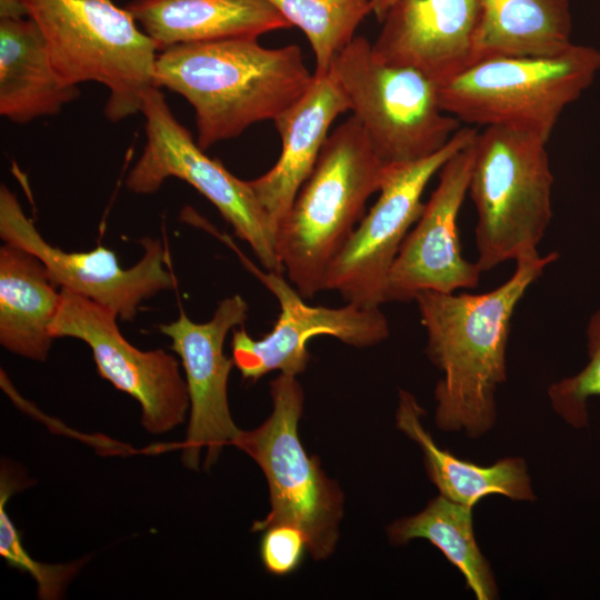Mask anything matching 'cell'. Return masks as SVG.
I'll return each mask as SVG.
<instances>
[{"mask_svg":"<svg viewBox=\"0 0 600 600\" xmlns=\"http://www.w3.org/2000/svg\"><path fill=\"white\" fill-rule=\"evenodd\" d=\"M558 253L516 261L511 277L483 293L422 291L414 301L427 332L426 354L441 371L434 421L443 431L480 438L497 421L496 392L507 380L512 316Z\"/></svg>","mask_w":600,"mask_h":600,"instance_id":"cell-1","label":"cell"},{"mask_svg":"<svg viewBox=\"0 0 600 600\" xmlns=\"http://www.w3.org/2000/svg\"><path fill=\"white\" fill-rule=\"evenodd\" d=\"M257 39L183 43L157 54L154 84L192 106L203 150L254 123L274 121L312 83L300 47L266 48Z\"/></svg>","mask_w":600,"mask_h":600,"instance_id":"cell-2","label":"cell"},{"mask_svg":"<svg viewBox=\"0 0 600 600\" xmlns=\"http://www.w3.org/2000/svg\"><path fill=\"white\" fill-rule=\"evenodd\" d=\"M387 167L352 116L327 138L316 166L277 230V251L303 298L323 290L327 271L363 218Z\"/></svg>","mask_w":600,"mask_h":600,"instance_id":"cell-3","label":"cell"},{"mask_svg":"<svg viewBox=\"0 0 600 600\" xmlns=\"http://www.w3.org/2000/svg\"><path fill=\"white\" fill-rule=\"evenodd\" d=\"M40 29L64 81L108 89L104 116L118 122L141 112L154 84L158 49L132 14L112 0H20Z\"/></svg>","mask_w":600,"mask_h":600,"instance_id":"cell-4","label":"cell"},{"mask_svg":"<svg viewBox=\"0 0 600 600\" xmlns=\"http://www.w3.org/2000/svg\"><path fill=\"white\" fill-rule=\"evenodd\" d=\"M547 143L507 127L478 131L468 193L477 212L476 263L481 272L539 256L552 217Z\"/></svg>","mask_w":600,"mask_h":600,"instance_id":"cell-5","label":"cell"},{"mask_svg":"<svg viewBox=\"0 0 600 600\" xmlns=\"http://www.w3.org/2000/svg\"><path fill=\"white\" fill-rule=\"evenodd\" d=\"M599 70L600 50L573 43L553 56L486 59L440 86V103L461 123L512 128L548 142Z\"/></svg>","mask_w":600,"mask_h":600,"instance_id":"cell-6","label":"cell"},{"mask_svg":"<svg viewBox=\"0 0 600 600\" xmlns=\"http://www.w3.org/2000/svg\"><path fill=\"white\" fill-rule=\"evenodd\" d=\"M270 393L268 419L253 430L239 429L231 442L257 462L269 486L270 511L253 522L252 531L294 526L303 532L313 560H324L339 540L344 496L302 446L298 426L304 393L297 377L280 373L270 382Z\"/></svg>","mask_w":600,"mask_h":600,"instance_id":"cell-7","label":"cell"},{"mask_svg":"<svg viewBox=\"0 0 600 600\" xmlns=\"http://www.w3.org/2000/svg\"><path fill=\"white\" fill-rule=\"evenodd\" d=\"M329 71L386 166L428 158L461 128L441 107L436 82L414 69L381 62L363 36H354Z\"/></svg>","mask_w":600,"mask_h":600,"instance_id":"cell-8","label":"cell"},{"mask_svg":"<svg viewBox=\"0 0 600 600\" xmlns=\"http://www.w3.org/2000/svg\"><path fill=\"white\" fill-rule=\"evenodd\" d=\"M141 113L146 144L130 170L126 186L137 194H151L168 178H178L197 189L246 241L263 269L283 273L277 251L276 230L249 181L240 180L199 147L171 111L158 87L147 92Z\"/></svg>","mask_w":600,"mask_h":600,"instance_id":"cell-9","label":"cell"},{"mask_svg":"<svg viewBox=\"0 0 600 600\" xmlns=\"http://www.w3.org/2000/svg\"><path fill=\"white\" fill-rule=\"evenodd\" d=\"M478 131L461 127L434 154L387 167L378 200L331 262L323 290H334L348 303L363 308H380L384 303L388 273L406 236L422 213L426 187Z\"/></svg>","mask_w":600,"mask_h":600,"instance_id":"cell-10","label":"cell"},{"mask_svg":"<svg viewBox=\"0 0 600 600\" xmlns=\"http://www.w3.org/2000/svg\"><path fill=\"white\" fill-rule=\"evenodd\" d=\"M117 319L110 309L61 289L51 333L86 342L99 374L139 402L142 427L152 434L169 432L184 422L190 409L180 363L163 349L142 351L132 346Z\"/></svg>","mask_w":600,"mask_h":600,"instance_id":"cell-11","label":"cell"},{"mask_svg":"<svg viewBox=\"0 0 600 600\" xmlns=\"http://www.w3.org/2000/svg\"><path fill=\"white\" fill-rule=\"evenodd\" d=\"M219 237L280 306L273 329L261 339L251 338L243 326L232 330L231 358L244 379L257 381L274 370L296 377L302 373L310 359L308 342L314 337L330 336L357 348L379 344L389 337V323L380 308L348 302L340 308L310 306L282 273L261 270L243 256L229 236Z\"/></svg>","mask_w":600,"mask_h":600,"instance_id":"cell-12","label":"cell"},{"mask_svg":"<svg viewBox=\"0 0 600 600\" xmlns=\"http://www.w3.org/2000/svg\"><path fill=\"white\" fill-rule=\"evenodd\" d=\"M0 237L39 258L61 289L96 301L123 321L133 320L142 301L177 286L167 268L168 252L159 239L143 238L142 258L127 269L103 246L86 252H66L46 241L4 184L0 187Z\"/></svg>","mask_w":600,"mask_h":600,"instance_id":"cell-13","label":"cell"},{"mask_svg":"<svg viewBox=\"0 0 600 600\" xmlns=\"http://www.w3.org/2000/svg\"><path fill=\"white\" fill-rule=\"evenodd\" d=\"M248 310L247 301L233 294L218 303L207 322L190 320L181 309L177 320L159 327L180 357L188 387L189 424L181 454L188 469H198L201 451L206 450L204 468L209 470L239 431L228 401V380L234 363L226 357L223 346L229 331L243 326Z\"/></svg>","mask_w":600,"mask_h":600,"instance_id":"cell-14","label":"cell"},{"mask_svg":"<svg viewBox=\"0 0 600 600\" xmlns=\"http://www.w3.org/2000/svg\"><path fill=\"white\" fill-rule=\"evenodd\" d=\"M474 139L440 169L436 189L390 268L384 303L409 302L422 291L454 293L478 286L482 272L463 258L457 226L468 194Z\"/></svg>","mask_w":600,"mask_h":600,"instance_id":"cell-15","label":"cell"},{"mask_svg":"<svg viewBox=\"0 0 600 600\" xmlns=\"http://www.w3.org/2000/svg\"><path fill=\"white\" fill-rule=\"evenodd\" d=\"M478 0H397L372 51L386 64L414 69L439 87L477 62Z\"/></svg>","mask_w":600,"mask_h":600,"instance_id":"cell-16","label":"cell"},{"mask_svg":"<svg viewBox=\"0 0 600 600\" xmlns=\"http://www.w3.org/2000/svg\"><path fill=\"white\" fill-rule=\"evenodd\" d=\"M348 110L344 91L328 71L313 74L306 93L273 121L282 142L281 153L270 170L249 184L276 233L311 174L330 127Z\"/></svg>","mask_w":600,"mask_h":600,"instance_id":"cell-17","label":"cell"},{"mask_svg":"<svg viewBox=\"0 0 600 600\" xmlns=\"http://www.w3.org/2000/svg\"><path fill=\"white\" fill-rule=\"evenodd\" d=\"M124 8L158 51L183 43L258 38L292 27L267 0H132Z\"/></svg>","mask_w":600,"mask_h":600,"instance_id":"cell-18","label":"cell"},{"mask_svg":"<svg viewBox=\"0 0 600 600\" xmlns=\"http://www.w3.org/2000/svg\"><path fill=\"white\" fill-rule=\"evenodd\" d=\"M78 86L54 68L43 36L28 17L0 18V114L16 123L53 116L74 100Z\"/></svg>","mask_w":600,"mask_h":600,"instance_id":"cell-19","label":"cell"},{"mask_svg":"<svg viewBox=\"0 0 600 600\" xmlns=\"http://www.w3.org/2000/svg\"><path fill=\"white\" fill-rule=\"evenodd\" d=\"M423 414L424 410L416 397L399 390L396 426L420 447L426 472L441 496L470 508L491 494H501L513 501L536 499L522 458L506 457L489 466L458 458L436 443L422 424Z\"/></svg>","mask_w":600,"mask_h":600,"instance_id":"cell-20","label":"cell"},{"mask_svg":"<svg viewBox=\"0 0 600 600\" xmlns=\"http://www.w3.org/2000/svg\"><path fill=\"white\" fill-rule=\"evenodd\" d=\"M61 302V288L33 253L6 243L0 248V343L36 361L48 358L54 337L51 326Z\"/></svg>","mask_w":600,"mask_h":600,"instance_id":"cell-21","label":"cell"},{"mask_svg":"<svg viewBox=\"0 0 600 600\" xmlns=\"http://www.w3.org/2000/svg\"><path fill=\"white\" fill-rule=\"evenodd\" d=\"M476 60L544 57L572 42L568 0H478Z\"/></svg>","mask_w":600,"mask_h":600,"instance_id":"cell-22","label":"cell"},{"mask_svg":"<svg viewBox=\"0 0 600 600\" xmlns=\"http://www.w3.org/2000/svg\"><path fill=\"white\" fill-rule=\"evenodd\" d=\"M472 510L439 494L420 512L396 520L387 533L397 546L414 539L429 541L458 569L478 600H494L499 597L498 584L477 542Z\"/></svg>","mask_w":600,"mask_h":600,"instance_id":"cell-23","label":"cell"},{"mask_svg":"<svg viewBox=\"0 0 600 600\" xmlns=\"http://www.w3.org/2000/svg\"><path fill=\"white\" fill-rule=\"evenodd\" d=\"M306 34L316 61V76L326 74L337 54L372 13V0H267Z\"/></svg>","mask_w":600,"mask_h":600,"instance_id":"cell-24","label":"cell"},{"mask_svg":"<svg viewBox=\"0 0 600 600\" xmlns=\"http://www.w3.org/2000/svg\"><path fill=\"white\" fill-rule=\"evenodd\" d=\"M2 469L0 481V554L9 566L29 572L38 584L40 599H57L76 576L80 563L47 564L31 558L24 549L21 534L7 512V502L13 494L16 481Z\"/></svg>","mask_w":600,"mask_h":600,"instance_id":"cell-25","label":"cell"},{"mask_svg":"<svg viewBox=\"0 0 600 600\" xmlns=\"http://www.w3.org/2000/svg\"><path fill=\"white\" fill-rule=\"evenodd\" d=\"M588 362L576 374L553 382L548 389L556 413L569 426L582 429L588 426V402L600 397V309L587 324Z\"/></svg>","mask_w":600,"mask_h":600,"instance_id":"cell-26","label":"cell"},{"mask_svg":"<svg viewBox=\"0 0 600 600\" xmlns=\"http://www.w3.org/2000/svg\"><path fill=\"white\" fill-rule=\"evenodd\" d=\"M260 556L264 568L277 576L296 570L308 550L303 532L291 524H274L263 531Z\"/></svg>","mask_w":600,"mask_h":600,"instance_id":"cell-27","label":"cell"},{"mask_svg":"<svg viewBox=\"0 0 600 600\" xmlns=\"http://www.w3.org/2000/svg\"><path fill=\"white\" fill-rule=\"evenodd\" d=\"M23 17H27V12L20 0H0V18Z\"/></svg>","mask_w":600,"mask_h":600,"instance_id":"cell-28","label":"cell"},{"mask_svg":"<svg viewBox=\"0 0 600 600\" xmlns=\"http://www.w3.org/2000/svg\"><path fill=\"white\" fill-rule=\"evenodd\" d=\"M397 0H372V14L381 22L388 9Z\"/></svg>","mask_w":600,"mask_h":600,"instance_id":"cell-29","label":"cell"}]
</instances>
